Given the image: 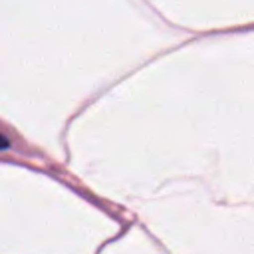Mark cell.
<instances>
[{
    "mask_svg": "<svg viewBox=\"0 0 254 254\" xmlns=\"http://www.w3.org/2000/svg\"><path fill=\"white\" fill-rule=\"evenodd\" d=\"M8 145H10V143H8V139H6V137L0 133V149H6Z\"/></svg>",
    "mask_w": 254,
    "mask_h": 254,
    "instance_id": "1",
    "label": "cell"
}]
</instances>
